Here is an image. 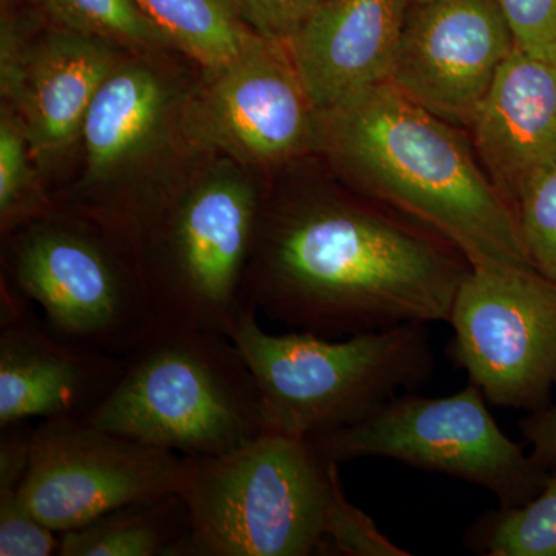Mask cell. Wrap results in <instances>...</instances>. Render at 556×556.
<instances>
[{
	"mask_svg": "<svg viewBox=\"0 0 556 556\" xmlns=\"http://www.w3.org/2000/svg\"><path fill=\"white\" fill-rule=\"evenodd\" d=\"M470 268L422 223L320 201L260 219L248 291L252 308L269 320L342 339L448 321Z\"/></svg>",
	"mask_w": 556,
	"mask_h": 556,
	"instance_id": "1",
	"label": "cell"
},
{
	"mask_svg": "<svg viewBox=\"0 0 556 556\" xmlns=\"http://www.w3.org/2000/svg\"><path fill=\"white\" fill-rule=\"evenodd\" d=\"M453 124L391 84L320 116V138L369 195L417 219L471 266L533 268L517 212Z\"/></svg>",
	"mask_w": 556,
	"mask_h": 556,
	"instance_id": "2",
	"label": "cell"
},
{
	"mask_svg": "<svg viewBox=\"0 0 556 556\" xmlns=\"http://www.w3.org/2000/svg\"><path fill=\"white\" fill-rule=\"evenodd\" d=\"M84 422L181 456H222L265 433L262 397L239 348L219 332L156 321Z\"/></svg>",
	"mask_w": 556,
	"mask_h": 556,
	"instance_id": "3",
	"label": "cell"
},
{
	"mask_svg": "<svg viewBox=\"0 0 556 556\" xmlns=\"http://www.w3.org/2000/svg\"><path fill=\"white\" fill-rule=\"evenodd\" d=\"M229 339L257 383L266 431L321 437L361 422L433 376L426 324H404L350 338L306 331L270 334L251 311Z\"/></svg>",
	"mask_w": 556,
	"mask_h": 556,
	"instance_id": "4",
	"label": "cell"
},
{
	"mask_svg": "<svg viewBox=\"0 0 556 556\" xmlns=\"http://www.w3.org/2000/svg\"><path fill=\"white\" fill-rule=\"evenodd\" d=\"M188 556L320 555L339 477L308 439L265 431L222 456H185Z\"/></svg>",
	"mask_w": 556,
	"mask_h": 556,
	"instance_id": "5",
	"label": "cell"
},
{
	"mask_svg": "<svg viewBox=\"0 0 556 556\" xmlns=\"http://www.w3.org/2000/svg\"><path fill=\"white\" fill-rule=\"evenodd\" d=\"M311 442L338 466L361 457H388L463 479L492 492L500 507L529 503L551 475L538 466L526 444L501 430L473 382L445 397L399 394L361 422Z\"/></svg>",
	"mask_w": 556,
	"mask_h": 556,
	"instance_id": "6",
	"label": "cell"
},
{
	"mask_svg": "<svg viewBox=\"0 0 556 556\" xmlns=\"http://www.w3.org/2000/svg\"><path fill=\"white\" fill-rule=\"evenodd\" d=\"M260 219L257 190L237 172H215L189 189L161 219L146 270L159 320L229 338L255 311L248 278Z\"/></svg>",
	"mask_w": 556,
	"mask_h": 556,
	"instance_id": "7",
	"label": "cell"
},
{
	"mask_svg": "<svg viewBox=\"0 0 556 556\" xmlns=\"http://www.w3.org/2000/svg\"><path fill=\"white\" fill-rule=\"evenodd\" d=\"M11 233L7 278L61 338L123 357L155 327L144 270L109 237L43 217Z\"/></svg>",
	"mask_w": 556,
	"mask_h": 556,
	"instance_id": "8",
	"label": "cell"
},
{
	"mask_svg": "<svg viewBox=\"0 0 556 556\" xmlns=\"http://www.w3.org/2000/svg\"><path fill=\"white\" fill-rule=\"evenodd\" d=\"M448 356L496 407L533 413L556 386V287L536 269L471 266L457 288Z\"/></svg>",
	"mask_w": 556,
	"mask_h": 556,
	"instance_id": "9",
	"label": "cell"
},
{
	"mask_svg": "<svg viewBox=\"0 0 556 556\" xmlns=\"http://www.w3.org/2000/svg\"><path fill=\"white\" fill-rule=\"evenodd\" d=\"M185 468L170 450L56 417L33 427L21 495L43 526L64 533L134 501L181 492Z\"/></svg>",
	"mask_w": 556,
	"mask_h": 556,
	"instance_id": "10",
	"label": "cell"
},
{
	"mask_svg": "<svg viewBox=\"0 0 556 556\" xmlns=\"http://www.w3.org/2000/svg\"><path fill=\"white\" fill-rule=\"evenodd\" d=\"M206 75L182 118L193 144L239 163L273 164L320 138V115L283 43L260 38L239 60Z\"/></svg>",
	"mask_w": 556,
	"mask_h": 556,
	"instance_id": "11",
	"label": "cell"
},
{
	"mask_svg": "<svg viewBox=\"0 0 556 556\" xmlns=\"http://www.w3.org/2000/svg\"><path fill=\"white\" fill-rule=\"evenodd\" d=\"M514 49L497 0L409 3L388 84L438 118L470 127Z\"/></svg>",
	"mask_w": 556,
	"mask_h": 556,
	"instance_id": "12",
	"label": "cell"
},
{
	"mask_svg": "<svg viewBox=\"0 0 556 556\" xmlns=\"http://www.w3.org/2000/svg\"><path fill=\"white\" fill-rule=\"evenodd\" d=\"M124 358L61 338L35 303L3 278L0 292V428L84 419L109 396Z\"/></svg>",
	"mask_w": 556,
	"mask_h": 556,
	"instance_id": "13",
	"label": "cell"
},
{
	"mask_svg": "<svg viewBox=\"0 0 556 556\" xmlns=\"http://www.w3.org/2000/svg\"><path fill=\"white\" fill-rule=\"evenodd\" d=\"M0 87L24 124L33 159H53L83 134L91 101L121 64L113 42L56 28L35 46L2 20Z\"/></svg>",
	"mask_w": 556,
	"mask_h": 556,
	"instance_id": "14",
	"label": "cell"
},
{
	"mask_svg": "<svg viewBox=\"0 0 556 556\" xmlns=\"http://www.w3.org/2000/svg\"><path fill=\"white\" fill-rule=\"evenodd\" d=\"M408 0H325L287 49L318 115L390 83Z\"/></svg>",
	"mask_w": 556,
	"mask_h": 556,
	"instance_id": "15",
	"label": "cell"
},
{
	"mask_svg": "<svg viewBox=\"0 0 556 556\" xmlns=\"http://www.w3.org/2000/svg\"><path fill=\"white\" fill-rule=\"evenodd\" d=\"M470 129L482 169L515 208L536 179L556 169V65L514 49Z\"/></svg>",
	"mask_w": 556,
	"mask_h": 556,
	"instance_id": "16",
	"label": "cell"
},
{
	"mask_svg": "<svg viewBox=\"0 0 556 556\" xmlns=\"http://www.w3.org/2000/svg\"><path fill=\"white\" fill-rule=\"evenodd\" d=\"M174 108V90L155 68L142 61L121 62L84 121V186L112 185L144 160L160 144Z\"/></svg>",
	"mask_w": 556,
	"mask_h": 556,
	"instance_id": "17",
	"label": "cell"
},
{
	"mask_svg": "<svg viewBox=\"0 0 556 556\" xmlns=\"http://www.w3.org/2000/svg\"><path fill=\"white\" fill-rule=\"evenodd\" d=\"M192 522L179 493L144 497L60 533V556H188Z\"/></svg>",
	"mask_w": 556,
	"mask_h": 556,
	"instance_id": "18",
	"label": "cell"
},
{
	"mask_svg": "<svg viewBox=\"0 0 556 556\" xmlns=\"http://www.w3.org/2000/svg\"><path fill=\"white\" fill-rule=\"evenodd\" d=\"M170 46L199 62L206 73L239 60L260 36L243 24L226 0H137Z\"/></svg>",
	"mask_w": 556,
	"mask_h": 556,
	"instance_id": "19",
	"label": "cell"
},
{
	"mask_svg": "<svg viewBox=\"0 0 556 556\" xmlns=\"http://www.w3.org/2000/svg\"><path fill=\"white\" fill-rule=\"evenodd\" d=\"M31 437L30 422L0 428V556L60 555V533L43 526L22 501Z\"/></svg>",
	"mask_w": 556,
	"mask_h": 556,
	"instance_id": "20",
	"label": "cell"
},
{
	"mask_svg": "<svg viewBox=\"0 0 556 556\" xmlns=\"http://www.w3.org/2000/svg\"><path fill=\"white\" fill-rule=\"evenodd\" d=\"M464 543L484 556H556V468L529 503L482 515Z\"/></svg>",
	"mask_w": 556,
	"mask_h": 556,
	"instance_id": "21",
	"label": "cell"
},
{
	"mask_svg": "<svg viewBox=\"0 0 556 556\" xmlns=\"http://www.w3.org/2000/svg\"><path fill=\"white\" fill-rule=\"evenodd\" d=\"M43 5L65 30L139 49L172 47L137 0H43Z\"/></svg>",
	"mask_w": 556,
	"mask_h": 556,
	"instance_id": "22",
	"label": "cell"
},
{
	"mask_svg": "<svg viewBox=\"0 0 556 556\" xmlns=\"http://www.w3.org/2000/svg\"><path fill=\"white\" fill-rule=\"evenodd\" d=\"M30 144L24 124L14 109H2L0 116V219L3 232L47 217L49 206L31 179Z\"/></svg>",
	"mask_w": 556,
	"mask_h": 556,
	"instance_id": "23",
	"label": "cell"
},
{
	"mask_svg": "<svg viewBox=\"0 0 556 556\" xmlns=\"http://www.w3.org/2000/svg\"><path fill=\"white\" fill-rule=\"evenodd\" d=\"M320 555L407 556L409 552L383 535L367 514L346 500L339 478L325 518Z\"/></svg>",
	"mask_w": 556,
	"mask_h": 556,
	"instance_id": "24",
	"label": "cell"
},
{
	"mask_svg": "<svg viewBox=\"0 0 556 556\" xmlns=\"http://www.w3.org/2000/svg\"><path fill=\"white\" fill-rule=\"evenodd\" d=\"M515 212L533 268L556 287V169L526 190Z\"/></svg>",
	"mask_w": 556,
	"mask_h": 556,
	"instance_id": "25",
	"label": "cell"
},
{
	"mask_svg": "<svg viewBox=\"0 0 556 556\" xmlns=\"http://www.w3.org/2000/svg\"><path fill=\"white\" fill-rule=\"evenodd\" d=\"M515 49L556 65V0H497Z\"/></svg>",
	"mask_w": 556,
	"mask_h": 556,
	"instance_id": "26",
	"label": "cell"
},
{
	"mask_svg": "<svg viewBox=\"0 0 556 556\" xmlns=\"http://www.w3.org/2000/svg\"><path fill=\"white\" fill-rule=\"evenodd\" d=\"M255 35L287 46L325 0H226Z\"/></svg>",
	"mask_w": 556,
	"mask_h": 556,
	"instance_id": "27",
	"label": "cell"
},
{
	"mask_svg": "<svg viewBox=\"0 0 556 556\" xmlns=\"http://www.w3.org/2000/svg\"><path fill=\"white\" fill-rule=\"evenodd\" d=\"M521 434L533 460L546 470L556 468V405L530 413L521 420Z\"/></svg>",
	"mask_w": 556,
	"mask_h": 556,
	"instance_id": "28",
	"label": "cell"
},
{
	"mask_svg": "<svg viewBox=\"0 0 556 556\" xmlns=\"http://www.w3.org/2000/svg\"><path fill=\"white\" fill-rule=\"evenodd\" d=\"M409 3L426 2V0H408Z\"/></svg>",
	"mask_w": 556,
	"mask_h": 556,
	"instance_id": "29",
	"label": "cell"
},
{
	"mask_svg": "<svg viewBox=\"0 0 556 556\" xmlns=\"http://www.w3.org/2000/svg\"><path fill=\"white\" fill-rule=\"evenodd\" d=\"M3 2H9V0H3Z\"/></svg>",
	"mask_w": 556,
	"mask_h": 556,
	"instance_id": "30",
	"label": "cell"
}]
</instances>
